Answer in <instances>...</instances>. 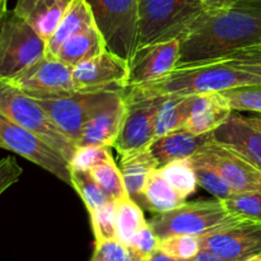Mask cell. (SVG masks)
Instances as JSON below:
<instances>
[{
    "label": "cell",
    "instance_id": "cell-18",
    "mask_svg": "<svg viewBox=\"0 0 261 261\" xmlns=\"http://www.w3.org/2000/svg\"><path fill=\"white\" fill-rule=\"evenodd\" d=\"M70 0H17L14 10L47 41L58 28Z\"/></svg>",
    "mask_w": 261,
    "mask_h": 261
},
{
    "label": "cell",
    "instance_id": "cell-16",
    "mask_svg": "<svg viewBox=\"0 0 261 261\" xmlns=\"http://www.w3.org/2000/svg\"><path fill=\"white\" fill-rule=\"evenodd\" d=\"M126 115V99L124 89L117 92L84 125L76 147L107 145L114 147Z\"/></svg>",
    "mask_w": 261,
    "mask_h": 261
},
{
    "label": "cell",
    "instance_id": "cell-29",
    "mask_svg": "<svg viewBox=\"0 0 261 261\" xmlns=\"http://www.w3.org/2000/svg\"><path fill=\"white\" fill-rule=\"evenodd\" d=\"M163 177L168 181L171 186L180 194L182 198L188 199L195 194L198 188L195 171L189 158L173 161L160 168Z\"/></svg>",
    "mask_w": 261,
    "mask_h": 261
},
{
    "label": "cell",
    "instance_id": "cell-36",
    "mask_svg": "<svg viewBox=\"0 0 261 261\" xmlns=\"http://www.w3.org/2000/svg\"><path fill=\"white\" fill-rule=\"evenodd\" d=\"M93 257L103 261H143L127 245L122 244L119 240L96 244Z\"/></svg>",
    "mask_w": 261,
    "mask_h": 261
},
{
    "label": "cell",
    "instance_id": "cell-5",
    "mask_svg": "<svg viewBox=\"0 0 261 261\" xmlns=\"http://www.w3.org/2000/svg\"><path fill=\"white\" fill-rule=\"evenodd\" d=\"M107 50L129 61L138 48L139 0H87Z\"/></svg>",
    "mask_w": 261,
    "mask_h": 261
},
{
    "label": "cell",
    "instance_id": "cell-25",
    "mask_svg": "<svg viewBox=\"0 0 261 261\" xmlns=\"http://www.w3.org/2000/svg\"><path fill=\"white\" fill-rule=\"evenodd\" d=\"M196 96L176 97L168 96L163 98L161 109L158 111L155 122V139L175 130L184 129L185 122L193 111Z\"/></svg>",
    "mask_w": 261,
    "mask_h": 261
},
{
    "label": "cell",
    "instance_id": "cell-46",
    "mask_svg": "<svg viewBox=\"0 0 261 261\" xmlns=\"http://www.w3.org/2000/svg\"><path fill=\"white\" fill-rule=\"evenodd\" d=\"M247 2H261V0H247Z\"/></svg>",
    "mask_w": 261,
    "mask_h": 261
},
{
    "label": "cell",
    "instance_id": "cell-13",
    "mask_svg": "<svg viewBox=\"0 0 261 261\" xmlns=\"http://www.w3.org/2000/svg\"><path fill=\"white\" fill-rule=\"evenodd\" d=\"M201 251L224 261H246L261 254V224L244 222L208 236L199 237Z\"/></svg>",
    "mask_w": 261,
    "mask_h": 261
},
{
    "label": "cell",
    "instance_id": "cell-31",
    "mask_svg": "<svg viewBox=\"0 0 261 261\" xmlns=\"http://www.w3.org/2000/svg\"><path fill=\"white\" fill-rule=\"evenodd\" d=\"M222 201L233 216L261 224V191L232 193Z\"/></svg>",
    "mask_w": 261,
    "mask_h": 261
},
{
    "label": "cell",
    "instance_id": "cell-33",
    "mask_svg": "<svg viewBox=\"0 0 261 261\" xmlns=\"http://www.w3.org/2000/svg\"><path fill=\"white\" fill-rule=\"evenodd\" d=\"M222 93L226 97L232 111L261 114V84L239 87Z\"/></svg>",
    "mask_w": 261,
    "mask_h": 261
},
{
    "label": "cell",
    "instance_id": "cell-41",
    "mask_svg": "<svg viewBox=\"0 0 261 261\" xmlns=\"http://www.w3.org/2000/svg\"><path fill=\"white\" fill-rule=\"evenodd\" d=\"M143 261H178V260L172 259V257H170V256H167L166 254H163L161 250H158L157 252H154V254L150 255L149 257H147V259H144Z\"/></svg>",
    "mask_w": 261,
    "mask_h": 261
},
{
    "label": "cell",
    "instance_id": "cell-21",
    "mask_svg": "<svg viewBox=\"0 0 261 261\" xmlns=\"http://www.w3.org/2000/svg\"><path fill=\"white\" fill-rule=\"evenodd\" d=\"M93 13L87 0H70L60 23L51 37L46 41L45 55L56 58L59 50L66 40L78 33L94 27Z\"/></svg>",
    "mask_w": 261,
    "mask_h": 261
},
{
    "label": "cell",
    "instance_id": "cell-19",
    "mask_svg": "<svg viewBox=\"0 0 261 261\" xmlns=\"http://www.w3.org/2000/svg\"><path fill=\"white\" fill-rule=\"evenodd\" d=\"M232 112L222 92L196 96L193 111L184 129L196 135L209 134L221 126Z\"/></svg>",
    "mask_w": 261,
    "mask_h": 261
},
{
    "label": "cell",
    "instance_id": "cell-1",
    "mask_svg": "<svg viewBox=\"0 0 261 261\" xmlns=\"http://www.w3.org/2000/svg\"><path fill=\"white\" fill-rule=\"evenodd\" d=\"M261 46V2L236 0L180 38L177 65L226 60Z\"/></svg>",
    "mask_w": 261,
    "mask_h": 261
},
{
    "label": "cell",
    "instance_id": "cell-38",
    "mask_svg": "<svg viewBox=\"0 0 261 261\" xmlns=\"http://www.w3.org/2000/svg\"><path fill=\"white\" fill-rule=\"evenodd\" d=\"M227 63L239 70L261 76V54L250 50L241 51V53L227 59Z\"/></svg>",
    "mask_w": 261,
    "mask_h": 261
},
{
    "label": "cell",
    "instance_id": "cell-15",
    "mask_svg": "<svg viewBox=\"0 0 261 261\" xmlns=\"http://www.w3.org/2000/svg\"><path fill=\"white\" fill-rule=\"evenodd\" d=\"M199 152L221 173L233 193L261 191V171L233 150L212 139Z\"/></svg>",
    "mask_w": 261,
    "mask_h": 261
},
{
    "label": "cell",
    "instance_id": "cell-32",
    "mask_svg": "<svg viewBox=\"0 0 261 261\" xmlns=\"http://www.w3.org/2000/svg\"><path fill=\"white\" fill-rule=\"evenodd\" d=\"M91 226L93 229L96 244L117 240L116 231V205L115 203L106 204L89 213Z\"/></svg>",
    "mask_w": 261,
    "mask_h": 261
},
{
    "label": "cell",
    "instance_id": "cell-14",
    "mask_svg": "<svg viewBox=\"0 0 261 261\" xmlns=\"http://www.w3.org/2000/svg\"><path fill=\"white\" fill-rule=\"evenodd\" d=\"M178 59V38L142 46L135 51L129 60L127 87L140 86L161 78L177 65Z\"/></svg>",
    "mask_w": 261,
    "mask_h": 261
},
{
    "label": "cell",
    "instance_id": "cell-2",
    "mask_svg": "<svg viewBox=\"0 0 261 261\" xmlns=\"http://www.w3.org/2000/svg\"><path fill=\"white\" fill-rule=\"evenodd\" d=\"M260 84L261 76L233 68L226 59L176 65L155 81L127 88L147 96L193 97Z\"/></svg>",
    "mask_w": 261,
    "mask_h": 261
},
{
    "label": "cell",
    "instance_id": "cell-12",
    "mask_svg": "<svg viewBox=\"0 0 261 261\" xmlns=\"http://www.w3.org/2000/svg\"><path fill=\"white\" fill-rule=\"evenodd\" d=\"M129 78V61L110 50L73 68V81L78 92L125 89Z\"/></svg>",
    "mask_w": 261,
    "mask_h": 261
},
{
    "label": "cell",
    "instance_id": "cell-4",
    "mask_svg": "<svg viewBox=\"0 0 261 261\" xmlns=\"http://www.w3.org/2000/svg\"><path fill=\"white\" fill-rule=\"evenodd\" d=\"M244 222L250 221L229 213L223 201L216 198L193 203L186 201L173 211L157 214L149 224L162 240L173 234L204 237Z\"/></svg>",
    "mask_w": 261,
    "mask_h": 261
},
{
    "label": "cell",
    "instance_id": "cell-7",
    "mask_svg": "<svg viewBox=\"0 0 261 261\" xmlns=\"http://www.w3.org/2000/svg\"><path fill=\"white\" fill-rule=\"evenodd\" d=\"M46 41L19 17L8 10L0 24V81H10L45 55Z\"/></svg>",
    "mask_w": 261,
    "mask_h": 261
},
{
    "label": "cell",
    "instance_id": "cell-43",
    "mask_svg": "<svg viewBox=\"0 0 261 261\" xmlns=\"http://www.w3.org/2000/svg\"><path fill=\"white\" fill-rule=\"evenodd\" d=\"M8 13V0H0V24Z\"/></svg>",
    "mask_w": 261,
    "mask_h": 261
},
{
    "label": "cell",
    "instance_id": "cell-27",
    "mask_svg": "<svg viewBox=\"0 0 261 261\" xmlns=\"http://www.w3.org/2000/svg\"><path fill=\"white\" fill-rule=\"evenodd\" d=\"M189 160H190L194 171H195L198 185L205 189L214 198L223 200L233 193L228 184L226 182V180L222 177L221 173L203 157V154L199 150L195 154L189 157Z\"/></svg>",
    "mask_w": 261,
    "mask_h": 261
},
{
    "label": "cell",
    "instance_id": "cell-30",
    "mask_svg": "<svg viewBox=\"0 0 261 261\" xmlns=\"http://www.w3.org/2000/svg\"><path fill=\"white\" fill-rule=\"evenodd\" d=\"M93 176L94 180L97 181L102 190L116 203L121 199L129 196L125 186L124 177H122L121 170L116 166L114 158L102 165L97 166L93 170L89 171Z\"/></svg>",
    "mask_w": 261,
    "mask_h": 261
},
{
    "label": "cell",
    "instance_id": "cell-6",
    "mask_svg": "<svg viewBox=\"0 0 261 261\" xmlns=\"http://www.w3.org/2000/svg\"><path fill=\"white\" fill-rule=\"evenodd\" d=\"M0 115L35 133L70 162L76 150L75 144L55 126L35 98L3 81H0Z\"/></svg>",
    "mask_w": 261,
    "mask_h": 261
},
{
    "label": "cell",
    "instance_id": "cell-45",
    "mask_svg": "<svg viewBox=\"0 0 261 261\" xmlns=\"http://www.w3.org/2000/svg\"><path fill=\"white\" fill-rule=\"evenodd\" d=\"M247 51V50H246ZM250 51H254V53H257V54H261V46H259V47H255V48H251Z\"/></svg>",
    "mask_w": 261,
    "mask_h": 261
},
{
    "label": "cell",
    "instance_id": "cell-20",
    "mask_svg": "<svg viewBox=\"0 0 261 261\" xmlns=\"http://www.w3.org/2000/svg\"><path fill=\"white\" fill-rule=\"evenodd\" d=\"M211 140L212 133L196 135L185 129H180L155 139L149 150L157 161L158 168H161L173 161L191 157Z\"/></svg>",
    "mask_w": 261,
    "mask_h": 261
},
{
    "label": "cell",
    "instance_id": "cell-26",
    "mask_svg": "<svg viewBox=\"0 0 261 261\" xmlns=\"http://www.w3.org/2000/svg\"><path fill=\"white\" fill-rule=\"evenodd\" d=\"M115 205H116L117 240L127 245L132 237L145 224H148V222L145 221L142 208L130 196L116 201Z\"/></svg>",
    "mask_w": 261,
    "mask_h": 261
},
{
    "label": "cell",
    "instance_id": "cell-11",
    "mask_svg": "<svg viewBox=\"0 0 261 261\" xmlns=\"http://www.w3.org/2000/svg\"><path fill=\"white\" fill-rule=\"evenodd\" d=\"M7 83L32 98H53L76 92L73 81V68L61 63L59 59L46 55L17 76L7 81Z\"/></svg>",
    "mask_w": 261,
    "mask_h": 261
},
{
    "label": "cell",
    "instance_id": "cell-10",
    "mask_svg": "<svg viewBox=\"0 0 261 261\" xmlns=\"http://www.w3.org/2000/svg\"><path fill=\"white\" fill-rule=\"evenodd\" d=\"M0 148L19 154L63 182L71 185L70 166L66 158L35 133L3 115H0Z\"/></svg>",
    "mask_w": 261,
    "mask_h": 261
},
{
    "label": "cell",
    "instance_id": "cell-37",
    "mask_svg": "<svg viewBox=\"0 0 261 261\" xmlns=\"http://www.w3.org/2000/svg\"><path fill=\"white\" fill-rule=\"evenodd\" d=\"M160 237L155 234L153 228L150 227L149 222L143 228H140L134 236L132 237L127 246L135 252L143 260L149 257L154 252L160 250Z\"/></svg>",
    "mask_w": 261,
    "mask_h": 261
},
{
    "label": "cell",
    "instance_id": "cell-9",
    "mask_svg": "<svg viewBox=\"0 0 261 261\" xmlns=\"http://www.w3.org/2000/svg\"><path fill=\"white\" fill-rule=\"evenodd\" d=\"M121 89L96 92H73L53 98H35L55 126L75 144L84 125Z\"/></svg>",
    "mask_w": 261,
    "mask_h": 261
},
{
    "label": "cell",
    "instance_id": "cell-34",
    "mask_svg": "<svg viewBox=\"0 0 261 261\" xmlns=\"http://www.w3.org/2000/svg\"><path fill=\"white\" fill-rule=\"evenodd\" d=\"M160 250L175 260H189L200 252L199 237L189 236V234L168 236L160 241Z\"/></svg>",
    "mask_w": 261,
    "mask_h": 261
},
{
    "label": "cell",
    "instance_id": "cell-23",
    "mask_svg": "<svg viewBox=\"0 0 261 261\" xmlns=\"http://www.w3.org/2000/svg\"><path fill=\"white\" fill-rule=\"evenodd\" d=\"M142 199L147 209L157 214L173 211L186 203V199L182 198L163 177L160 168L153 170L148 176Z\"/></svg>",
    "mask_w": 261,
    "mask_h": 261
},
{
    "label": "cell",
    "instance_id": "cell-3",
    "mask_svg": "<svg viewBox=\"0 0 261 261\" xmlns=\"http://www.w3.org/2000/svg\"><path fill=\"white\" fill-rule=\"evenodd\" d=\"M234 2L236 0H139L138 48L161 41L180 40L204 18Z\"/></svg>",
    "mask_w": 261,
    "mask_h": 261
},
{
    "label": "cell",
    "instance_id": "cell-42",
    "mask_svg": "<svg viewBox=\"0 0 261 261\" xmlns=\"http://www.w3.org/2000/svg\"><path fill=\"white\" fill-rule=\"evenodd\" d=\"M244 116V115H242ZM244 119L246 120L249 124H251L252 126H255L256 129L261 130V114H252L249 116H244Z\"/></svg>",
    "mask_w": 261,
    "mask_h": 261
},
{
    "label": "cell",
    "instance_id": "cell-35",
    "mask_svg": "<svg viewBox=\"0 0 261 261\" xmlns=\"http://www.w3.org/2000/svg\"><path fill=\"white\" fill-rule=\"evenodd\" d=\"M107 145H86L76 147L73 158L69 162L71 170L91 171L97 166L112 160L111 152Z\"/></svg>",
    "mask_w": 261,
    "mask_h": 261
},
{
    "label": "cell",
    "instance_id": "cell-22",
    "mask_svg": "<svg viewBox=\"0 0 261 261\" xmlns=\"http://www.w3.org/2000/svg\"><path fill=\"white\" fill-rule=\"evenodd\" d=\"M105 50H107L106 42H105L98 28L94 25V27L66 40L59 50L56 59H59L61 63L66 64L70 68H74V66L99 55Z\"/></svg>",
    "mask_w": 261,
    "mask_h": 261
},
{
    "label": "cell",
    "instance_id": "cell-24",
    "mask_svg": "<svg viewBox=\"0 0 261 261\" xmlns=\"http://www.w3.org/2000/svg\"><path fill=\"white\" fill-rule=\"evenodd\" d=\"M120 162H121L120 170L124 177L127 194L134 200H140L148 176L153 170L158 168L157 161L154 160L150 150L147 149L122 158Z\"/></svg>",
    "mask_w": 261,
    "mask_h": 261
},
{
    "label": "cell",
    "instance_id": "cell-44",
    "mask_svg": "<svg viewBox=\"0 0 261 261\" xmlns=\"http://www.w3.org/2000/svg\"><path fill=\"white\" fill-rule=\"evenodd\" d=\"M246 261H261V254L255 255V256L250 257V259H247Z\"/></svg>",
    "mask_w": 261,
    "mask_h": 261
},
{
    "label": "cell",
    "instance_id": "cell-39",
    "mask_svg": "<svg viewBox=\"0 0 261 261\" xmlns=\"http://www.w3.org/2000/svg\"><path fill=\"white\" fill-rule=\"evenodd\" d=\"M22 173V167L14 157L8 155V157L0 160V195L13 184L17 182Z\"/></svg>",
    "mask_w": 261,
    "mask_h": 261
},
{
    "label": "cell",
    "instance_id": "cell-28",
    "mask_svg": "<svg viewBox=\"0 0 261 261\" xmlns=\"http://www.w3.org/2000/svg\"><path fill=\"white\" fill-rule=\"evenodd\" d=\"M70 181L71 186L76 190L78 195L83 200L88 213L106 205V204L115 203L97 184L93 176L89 171L71 170L70 168Z\"/></svg>",
    "mask_w": 261,
    "mask_h": 261
},
{
    "label": "cell",
    "instance_id": "cell-40",
    "mask_svg": "<svg viewBox=\"0 0 261 261\" xmlns=\"http://www.w3.org/2000/svg\"><path fill=\"white\" fill-rule=\"evenodd\" d=\"M184 261H224V260L219 259L218 256L211 254V252L201 251V250H200V252H199L196 256L191 257V259H189V260H184Z\"/></svg>",
    "mask_w": 261,
    "mask_h": 261
},
{
    "label": "cell",
    "instance_id": "cell-17",
    "mask_svg": "<svg viewBox=\"0 0 261 261\" xmlns=\"http://www.w3.org/2000/svg\"><path fill=\"white\" fill-rule=\"evenodd\" d=\"M212 139L261 171V130L249 124L240 112H232L221 126L212 132Z\"/></svg>",
    "mask_w": 261,
    "mask_h": 261
},
{
    "label": "cell",
    "instance_id": "cell-8",
    "mask_svg": "<svg viewBox=\"0 0 261 261\" xmlns=\"http://www.w3.org/2000/svg\"><path fill=\"white\" fill-rule=\"evenodd\" d=\"M126 115L114 147L120 160L149 149L155 140V122L163 98L125 88Z\"/></svg>",
    "mask_w": 261,
    "mask_h": 261
}]
</instances>
